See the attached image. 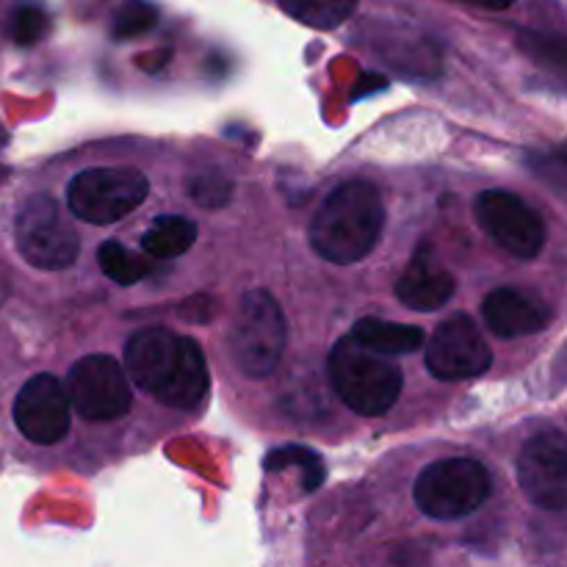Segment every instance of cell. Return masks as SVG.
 <instances>
[{"label":"cell","instance_id":"14","mask_svg":"<svg viewBox=\"0 0 567 567\" xmlns=\"http://www.w3.org/2000/svg\"><path fill=\"white\" fill-rule=\"evenodd\" d=\"M454 288H457V280L446 269H441L430 255L419 252L399 277L396 297L404 308L432 313L454 297Z\"/></svg>","mask_w":567,"mask_h":567},{"label":"cell","instance_id":"17","mask_svg":"<svg viewBox=\"0 0 567 567\" xmlns=\"http://www.w3.org/2000/svg\"><path fill=\"white\" fill-rule=\"evenodd\" d=\"M197 241V225L186 216H158L142 236V249L155 260L181 258Z\"/></svg>","mask_w":567,"mask_h":567},{"label":"cell","instance_id":"3","mask_svg":"<svg viewBox=\"0 0 567 567\" xmlns=\"http://www.w3.org/2000/svg\"><path fill=\"white\" fill-rule=\"evenodd\" d=\"M286 338L288 327L280 302L264 288L244 293L227 332V347L238 371L252 380L269 377L280 365Z\"/></svg>","mask_w":567,"mask_h":567},{"label":"cell","instance_id":"2","mask_svg":"<svg viewBox=\"0 0 567 567\" xmlns=\"http://www.w3.org/2000/svg\"><path fill=\"white\" fill-rule=\"evenodd\" d=\"M327 374L338 399L358 415L388 413L404 385L402 369L388 354L363 347L352 336L332 347Z\"/></svg>","mask_w":567,"mask_h":567},{"label":"cell","instance_id":"22","mask_svg":"<svg viewBox=\"0 0 567 567\" xmlns=\"http://www.w3.org/2000/svg\"><path fill=\"white\" fill-rule=\"evenodd\" d=\"M158 22V9L147 0H122L120 11L114 17L116 39H136L147 33Z\"/></svg>","mask_w":567,"mask_h":567},{"label":"cell","instance_id":"5","mask_svg":"<svg viewBox=\"0 0 567 567\" xmlns=\"http://www.w3.org/2000/svg\"><path fill=\"white\" fill-rule=\"evenodd\" d=\"M150 181L133 166H94L72 177L66 205L89 225H114L147 199Z\"/></svg>","mask_w":567,"mask_h":567},{"label":"cell","instance_id":"11","mask_svg":"<svg viewBox=\"0 0 567 567\" xmlns=\"http://www.w3.org/2000/svg\"><path fill=\"white\" fill-rule=\"evenodd\" d=\"M72 404L59 377L37 374L14 399V424L37 446H53L70 432Z\"/></svg>","mask_w":567,"mask_h":567},{"label":"cell","instance_id":"19","mask_svg":"<svg viewBox=\"0 0 567 567\" xmlns=\"http://www.w3.org/2000/svg\"><path fill=\"white\" fill-rule=\"evenodd\" d=\"M97 264L116 286H136L138 280L150 275V264L138 255H133L131 249H125L116 241H105L97 249Z\"/></svg>","mask_w":567,"mask_h":567},{"label":"cell","instance_id":"13","mask_svg":"<svg viewBox=\"0 0 567 567\" xmlns=\"http://www.w3.org/2000/svg\"><path fill=\"white\" fill-rule=\"evenodd\" d=\"M485 324L498 338H526L543 332L554 319V310L540 297L520 288H496L482 302Z\"/></svg>","mask_w":567,"mask_h":567},{"label":"cell","instance_id":"9","mask_svg":"<svg viewBox=\"0 0 567 567\" xmlns=\"http://www.w3.org/2000/svg\"><path fill=\"white\" fill-rule=\"evenodd\" d=\"M493 363V352L471 316L457 313L437 324L426 343V369L443 382L482 377Z\"/></svg>","mask_w":567,"mask_h":567},{"label":"cell","instance_id":"21","mask_svg":"<svg viewBox=\"0 0 567 567\" xmlns=\"http://www.w3.org/2000/svg\"><path fill=\"white\" fill-rule=\"evenodd\" d=\"M291 465H297L299 471H302V480H305V491L313 493L319 491L321 482H324V463H321V457L316 452H310V449H302V446H282V449H275V452L266 457V468L269 471H282V468H291Z\"/></svg>","mask_w":567,"mask_h":567},{"label":"cell","instance_id":"1","mask_svg":"<svg viewBox=\"0 0 567 567\" xmlns=\"http://www.w3.org/2000/svg\"><path fill=\"white\" fill-rule=\"evenodd\" d=\"M385 227V205L369 181H347L332 188L310 221V244L338 266L369 258Z\"/></svg>","mask_w":567,"mask_h":567},{"label":"cell","instance_id":"6","mask_svg":"<svg viewBox=\"0 0 567 567\" xmlns=\"http://www.w3.org/2000/svg\"><path fill=\"white\" fill-rule=\"evenodd\" d=\"M14 241L25 264L42 271L66 269L81 252L75 227L48 194H33L22 203L14 219Z\"/></svg>","mask_w":567,"mask_h":567},{"label":"cell","instance_id":"16","mask_svg":"<svg viewBox=\"0 0 567 567\" xmlns=\"http://www.w3.org/2000/svg\"><path fill=\"white\" fill-rule=\"evenodd\" d=\"M352 338L382 354H410L424 347V332L419 327L377 319V316L360 319L352 327Z\"/></svg>","mask_w":567,"mask_h":567},{"label":"cell","instance_id":"15","mask_svg":"<svg viewBox=\"0 0 567 567\" xmlns=\"http://www.w3.org/2000/svg\"><path fill=\"white\" fill-rule=\"evenodd\" d=\"M210 391V377H208V363H205V354L199 349L197 341L192 338H183L181 341V358H177L175 371H172L169 382L164 385V391L158 393V402L164 408L172 410H197L199 404L208 399Z\"/></svg>","mask_w":567,"mask_h":567},{"label":"cell","instance_id":"4","mask_svg":"<svg viewBox=\"0 0 567 567\" xmlns=\"http://www.w3.org/2000/svg\"><path fill=\"white\" fill-rule=\"evenodd\" d=\"M493 480L474 457H449L426 465L413 487V498L424 515L435 520H457L476 513L487 502Z\"/></svg>","mask_w":567,"mask_h":567},{"label":"cell","instance_id":"8","mask_svg":"<svg viewBox=\"0 0 567 567\" xmlns=\"http://www.w3.org/2000/svg\"><path fill=\"white\" fill-rule=\"evenodd\" d=\"M66 396L86 421H116L133 404L125 369L109 354H89L78 360L66 377Z\"/></svg>","mask_w":567,"mask_h":567},{"label":"cell","instance_id":"23","mask_svg":"<svg viewBox=\"0 0 567 567\" xmlns=\"http://www.w3.org/2000/svg\"><path fill=\"white\" fill-rule=\"evenodd\" d=\"M188 197L203 208H221L230 203L233 183L219 169L199 172V175L188 177Z\"/></svg>","mask_w":567,"mask_h":567},{"label":"cell","instance_id":"18","mask_svg":"<svg viewBox=\"0 0 567 567\" xmlns=\"http://www.w3.org/2000/svg\"><path fill=\"white\" fill-rule=\"evenodd\" d=\"M277 3L288 17L319 31L343 25L358 9V0H277Z\"/></svg>","mask_w":567,"mask_h":567},{"label":"cell","instance_id":"7","mask_svg":"<svg viewBox=\"0 0 567 567\" xmlns=\"http://www.w3.org/2000/svg\"><path fill=\"white\" fill-rule=\"evenodd\" d=\"M482 230L513 258L535 260L546 247V225L529 203L504 188H487L474 203Z\"/></svg>","mask_w":567,"mask_h":567},{"label":"cell","instance_id":"24","mask_svg":"<svg viewBox=\"0 0 567 567\" xmlns=\"http://www.w3.org/2000/svg\"><path fill=\"white\" fill-rule=\"evenodd\" d=\"M463 3L480 6V9H491V11H504L515 3V0H463Z\"/></svg>","mask_w":567,"mask_h":567},{"label":"cell","instance_id":"20","mask_svg":"<svg viewBox=\"0 0 567 567\" xmlns=\"http://www.w3.org/2000/svg\"><path fill=\"white\" fill-rule=\"evenodd\" d=\"M50 31V17L42 6L37 3H20L11 9L9 22H6V33L20 48H33L42 42Z\"/></svg>","mask_w":567,"mask_h":567},{"label":"cell","instance_id":"12","mask_svg":"<svg viewBox=\"0 0 567 567\" xmlns=\"http://www.w3.org/2000/svg\"><path fill=\"white\" fill-rule=\"evenodd\" d=\"M183 336L166 330V327H147L131 336L125 343V374L136 382L142 391L158 396L175 371L181 358Z\"/></svg>","mask_w":567,"mask_h":567},{"label":"cell","instance_id":"10","mask_svg":"<svg viewBox=\"0 0 567 567\" xmlns=\"http://www.w3.org/2000/svg\"><path fill=\"white\" fill-rule=\"evenodd\" d=\"M520 491L540 509H563L567 504V443L559 430L537 432L518 457Z\"/></svg>","mask_w":567,"mask_h":567}]
</instances>
